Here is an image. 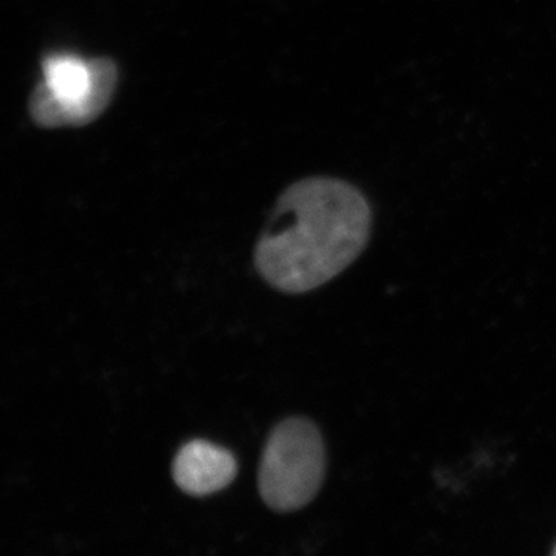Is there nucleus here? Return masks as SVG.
<instances>
[{
  "mask_svg": "<svg viewBox=\"0 0 556 556\" xmlns=\"http://www.w3.org/2000/svg\"><path fill=\"white\" fill-rule=\"evenodd\" d=\"M172 477L175 484L188 495H212L236 479V456L212 442L195 439L178 450Z\"/></svg>",
  "mask_w": 556,
  "mask_h": 556,
  "instance_id": "obj_4",
  "label": "nucleus"
},
{
  "mask_svg": "<svg viewBox=\"0 0 556 556\" xmlns=\"http://www.w3.org/2000/svg\"><path fill=\"white\" fill-rule=\"evenodd\" d=\"M552 554H554L556 556V546L554 548V552H552Z\"/></svg>",
  "mask_w": 556,
  "mask_h": 556,
  "instance_id": "obj_5",
  "label": "nucleus"
},
{
  "mask_svg": "<svg viewBox=\"0 0 556 556\" xmlns=\"http://www.w3.org/2000/svg\"><path fill=\"white\" fill-rule=\"evenodd\" d=\"M371 228V206L353 185L300 179L278 197L255 247V268L277 291H314L361 257Z\"/></svg>",
  "mask_w": 556,
  "mask_h": 556,
  "instance_id": "obj_1",
  "label": "nucleus"
},
{
  "mask_svg": "<svg viewBox=\"0 0 556 556\" xmlns=\"http://www.w3.org/2000/svg\"><path fill=\"white\" fill-rule=\"evenodd\" d=\"M327 473L320 430L306 417H288L270 431L258 470V492L280 514L308 506Z\"/></svg>",
  "mask_w": 556,
  "mask_h": 556,
  "instance_id": "obj_3",
  "label": "nucleus"
},
{
  "mask_svg": "<svg viewBox=\"0 0 556 556\" xmlns=\"http://www.w3.org/2000/svg\"><path fill=\"white\" fill-rule=\"evenodd\" d=\"M118 86V67L109 58L53 53L42 61V83L33 90L28 112L43 129L83 127L100 118Z\"/></svg>",
  "mask_w": 556,
  "mask_h": 556,
  "instance_id": "obj_2",
  "label": "nucleus"
}]
</instances>
